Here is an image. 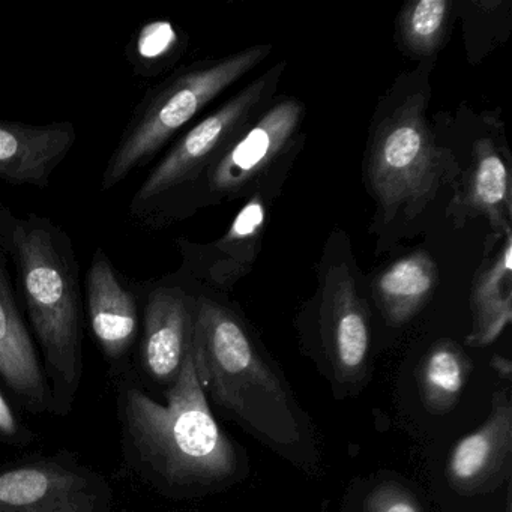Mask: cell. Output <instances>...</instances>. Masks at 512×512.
Listing matches in <instances>:
<instances>
[{
  "instance_id": "44dd1931",
  "label": "cell",
  "mask_w": 512,
  "mask_h": 512,
  "mask_svg": "<svg viewBox=\"0 0 512 512\" xmlns=\"http://www.w3.org/2000/svg\"><path fill=\"white\" fill-rule=\"evenodd\" d=\"M364 512H424L419 500L398 482L376 485L364 502Z\"/></svg>"
},
{
  "instance_id": "277c9868",
  "label": "cell",
  "mask_w": 512,
  "mask_h": 512,
  "mask_svg": "<svg viewBox=\"0 0 512 512\" xmlns=\"http://www.w3.org/2000/svg\"><path fill=\"white\" fill-rule=\"evenodd\" d=\"M268 53L269 47H254L214 65L181 71L149 91L134 109L107 161L101 190H112L145 166L200 110L256 67Z\"/></svg>"
},
{
  "instance_id": "ac0fdd59",
  "label": "cell",
  "mask_w": 512,
  "mask_h": 512,
  "mask_svg": "<svg viewBox=\"0 0 512 512\" xmlns=\"http://www.w3.org/2000/svg\"><path fill=\"white\" fill-rule=\"evenodd\" d=\"M469 371V358L457 343L437 341L422 359L419 370V389L425 409L433 415H446L455 409Z\"/></svg>"
},
{
  "instance_id": "52a82bcc",
  "label": "cell",
  "mask_w": 512,
  "mask_h": 512,
  "mask_svg": "<svg viewBox=\"0 0 512 512\" xmlns=\"http://www.w3.org/2000/svg\"><path fill=\"white\" fill-rule=\"evenodd\" d=\"M512 469V403L503 389L491 397L484 424L461 437L446 463L449 487L460 496H479L499 488Z\"/></svg>"
},
{
  "instance_id": "30bf717a",
  "label": "cell",
  "mask_w": 512,
  "mask_h": 512,
  "mask_svg": "<svg viewBox=\"0 0 512 512\" xmlns=\"http://www.w3.org/2000/svg\"><path fill=\"white\" fill-rule=\"evenodd\" d=\"M197 299L169 284L151 287L146 296L142 358L158 382H175L193 337Z\"/></svg>"
},
{
  "instance_id": "8fae6325",
  "label": "cell",
  "mask_w": 512,
  "mask_h": 512,
  "mask_svg": "<svg viewBox=\"0 0 512 512\" xmlns=\"http://www.w3.org/2000/svg\"><path fill=\"white\" fill-rule=\"evenodd\" d=\"M76 142L73 122L31 125L0 119V179L19 187L47 188Z\"/></svg>"
},
{
  "instance_id": "8992f818",
  "label": "cell",
  "mask_w": 512,
  "mask_h": 512,
  "mask_svg": "<svg viewBox=\"0 0 512 512\" xmlns=\"http://www.w3.org/2000/svg\"><path fill=\"white\" fill-rule=\"evenodd\" d=\"M266 85V79L257 80L191 128L140 185L131 200V215L139 221L155 220L173 194L196 181L203 172L208 173L209 167L247 127L251 113L265 95Z\"/></svg>"
},
{
  "instance_id": "ba28073f",
  "label": "cell",
  "mask_w": 512,
  "mask_h": 512,
  "mask_svg": "<svg viewBox=\"0 0 512 512\" xmlns=\"http://www.w3.org/2000/svg\"><path fill=\"white\" fill-rule=\"evenodd\" d=\"M323 341L335 379L356 385L367 374L370 314L346 265L329 269L323 299Z\"/></svg>"
},
{
  "instance_id": "e0dca14e",
  "label": "cell",
  "mask_w": 512,
  "mask_h": 512,
  "mask_svg": "<svg viewBox=\"0 0 512 512\" xmlns=\"http://www.w3.org/2000/svg\"><path fill=\"white\" fill-rule=\"evenodd\" d=\"M467 206L485 215L493 229L506 230L511 217V179L502 155L490 140L476 143L466 184Z\"/></svg>"
},
{
  "instance_id": "7a4b0ae2",
  "label": "cell",
  "mask_w": 512,
  "mask_h": 512,
  "mask_svg": "<svg viewBox=\"0 0 512 512\" xmlns=\"http://www.w3.org/2000/svg\"><path fill=\"white\" fill-rule=\"evenodd\" d=\"M191 352L205 394L254 436L280 448L301 439V418L289 388L227 308L197 299Z\"/></svg>"
},
{
  "instance_id": "7c38bea8",
  "label": "cell",
  "mask_w": 512,
  "mask_h": 512,
  "mask_svg": "<svg viewBox=\"0 0 512 512\" xmlns=\"http://www.w3.org/2000/svg\"><path fill=\"white\" fill-rule=\"evenodd\" d=\"M130 283L98 248L86 277V304L92 334L110 359L122 358L139 331V296Z\"/></svg>"
},
{
  "instance_id": "603a6c76",
  "label": "cell",
  "mask_w": 512,
  "mask_h": 512,
  "mask_svg": "<svg viewBox=\"0 0 512 512\" xmlns=\"http://www.w3.org/2000/svg\"><path fill=\"white\" fill-rule=\"evenodd\" d=\"M0 440L17 443L25 440V431L20 424L19 416L8 403L5 395L0 392Z\"/></svg>"
},
{
  "instance_id": "2e32d148",
  "label": "cell",
  "mask_w": 512,
  "mask_h": 512,
  "mask_svg": "<svg viewBox=\"0 0 512 512\" xmlns=\"http://www.w3.org/2000/svg\"><path fill=\"white\" fill-rule=\"evenodd\" d=\"M436 283L437 268L431 257L413 253L377 277L374 296L389 325H403L427 304Z\"/></svg>"
},
{
  "instance_id": "ffe728a7",
  "label": "cell",
  "mask_w": 512,
  "mask_h": 512,
  "mask_svg": "<svg viewBox=\"0 0 512 512\" xmlns=\"http://www.w3.org/2000/svg\"><path fill=\"white\" fill-rule=\"evenodd\" d=\"M178 43V35L173 29L172 23L154 22L146 25L137 35L133 47V65L136 71L140 65L154 64L160 59L166 58L173 47Z\"/></svg>"
},
{
  "instance_id": "5bb4252c",
  "label": "cell",
  "mask_w": 512,
  "mask_h": 512,
  "mask_svg": "<svg viewBox=\"0 0 512 512\" xmlns=\"http://www.w3.org/2000/svg\"><path fill=\"white\" fill-rule=\"evenodd\" d=\"M85 479L56 464L34 463L0 472V512H83Z\"/></svg>"
},
{
  "instance_id": "7402d4cb",
  "label": "cell",
  "mask_w": 512,
  "mask_h": 512,
  "mask_svg": "<svg viewBox=\"0 0 512 512\" xmlns=\"http://www.w3.org/2000/svg\"><path fill=\"white\" fill-rule=\"evenodd\" d=\"M263 220H265V208H263L262 200L256 197L239 212L226 241L250 239L251 236L256 235L257 230L262 229Z\"/></svg>"
},
{
  "instance_id": "9c48e42d",
  "label": "cell",
  "mask_w": 512,
  "mask_h": 512,
  "mask_svg": "<svg viewBox=\"0 0 512 512\" xmlns=\"http://www.w3.org/2000/svg\"><path fill=\"white\" fill-rule=\"evenodd\" d=\"M301 116V103L295 100L283 101L265 113L209 167L206 175L212 193H235L268 169L295 136Z\"/></svg>"
},
{
  "instance_id": "3957f363",
  "label": "cell",
  "mask_w": 512,
  "mask_h": 512,
  "mask_svg": "<svg viewBox=\"0 0 512 512\" xmlns=\"http://www.w3.org/2000/svg\"><path fill=\"white\" fill-rule=\"evenodd\" d=\"M125 421L143 460L169 484L209 487L232 478L238 469L235 448L200 385L191 346L166 404L131 389Z\"/></svg>"
},
{
  "instance_id": "4fadbf2b",
  "label": "cell",
  "mask_w": 512,
  "mask_h": 512,
  "mask_svg": "<svg viewBox=\"0 0 512 512\" xmlns=\"http://www.w3.org/2000/svg\"><path fill=\"white\" fill-rule=\"evenodd\" d=\"M10 265L0 242V377L31 409L41 410L46 404V385L37 350L20 313Z\"/></svg>"
},
{
  "instance_id": "5b68a950",
  "label": "cell",
  "mask_w": 512,
  "mask_h": 512,
  "mask_svg": "<svg viewBox=\"0 0 512 512\" xmlns=\"http://www.w3.org/2000/svg\"><path fill=\"white\" fill-rule=\"evenodd\" d=\"M457 172L454 158L434 142L424 101L401 104L374 134L368 164L371 190L389 218L418 215Z\"/></svg>"
},
{
  "instance_id": "6da1fadb",
  "label": "cell",
  "mask_w": 512,
  "mask_h": 512,
  "mask_svg": "<svg viewBox=\"0 0 512 512\" xmlns=\"http://www.w3.org/2000/svg\"><path fill=\"white\" fill-rule=\"evenodd\" d=\"M0 242L16 266L29 322L56 385L76 391L82 373V293L73 239L49 217L0 205Z\"/></svg>"
},
{
  "instance_id": "cb8c5ba5",
  "label": "cell",
  "mask_w": 512,
  "mask_h": 512,
  "mask_svg": "<svg viewBox=\"0 0 512 512\" xmlns=\"http://www.w3.org/2000/svg\"><path fill=\"white\" fill-rule=\"evenodd\" d=\"M491 365H493L494 370H496V373L499 374L500 377H506V379H509L512 374V364L509 359L502 358V356H496V358L493 359V362H491Z\"/></svg>"
},
{
  "instance_id": "d6986e66",
  "label": "cell",
  "mask_w": 512,
  "mask_h": 512,
  "mask_svg": "<svg viewBox=\"0 0 512 512\" xmlns=\"http://www.w3.org/2000/svg\"><path fill=\"white\" fill-rule=\"evenodd\" d=\"M446 0H419L410 5L401 20L403 40L419 55H430L440 46L448 20Z\"/></svg>"
},
{
  "instance_id": "9a60e30c",
  "label": "cell",
  "mask_w": 512,
  "mask_h": 512,
  "mask_svg": "<svg viewBox=\"0 0 512 512\" xmlns=\"http://www.w3.org/2000/svg\"><path fill=\"white\" fill-rule=\"evenodd\" d=\"M472 331L470 347H487L500 337L512 322V236L503 233V242L493 260L476 277L472 293Z\"/></svg>"
}]
</instances>
